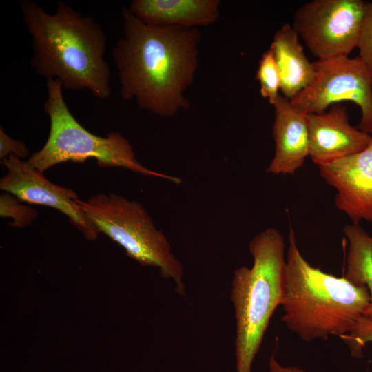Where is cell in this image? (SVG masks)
<instances>
[{
    "label": "cell",
    "mask_w": 372,
    "mask_h": 372,
    "mask_svg": "<svg viewBox=\"0 0 372 372\" xmlns=\"http://www.w3.org/2000/svg\"><path fill=\"white\" fill-rule=\"evenodd\" d=\"M342 337L349 347L351 356L361 358L364 346L372 342V318L362 316L354 329Z\"/></svg>",
    "instance_id": "ac0fdd59"
},
{
    "label": "cell",
    "mask_w": 372,
    "mask_h": 372,
    "mask_svg": "<svg viewBox=\"0 0 372 372\" xmlns=\"http://www.w3.org/2000/svg\"><path fill=\"white\" fill-rule=\"evenodd\" d=\"M29 151L25 143L21 141L15 140L10 137L0 128V159L6 158L10 155H14L21 159L28 157Z\"/></svg>",
    "instance_id": "ffe728a7"
},
{
    "label": "cell",
    "mask_w": 372,
    "mask_h": 372,
    "mask_svg": "<svg viewBox=\"0 0 372 372\" xmlns=\"http://www.w3.org/2000/svg\"><path fill=\"white\" fill-rule=\"evenodd\" d=\"M309 157L318 166L360 152L372 136L352 126L347 106L335 103L321 113L307 114Z\"/></svg>",
    "instance_id": "8fae6325"
},
{
    "label": "cell",
    "mask_w": 372,
    "mask_h": 372,
    "mask_svg": "<svg viewBox=\"0 0 372 372\" xmlns=\"http://www.w3.org/2000/svg\"><path fill=\"white\" fill-rule=\"evenodd\" d=\"M298 37L293 26L285 23L275 32L269 47L279 71L280 91L289 101L307 87L316 74Z\"/></svg>",
    "instance_id": "5bb4252c"
},
{
    "label": "cell",
    "mask_w": 372,
    "mask_h": 372,
    "mask_svg": "<svg viewBox=\"0 0 372 372\" xmlns=\"http://www.w3.org/2000/svg\"><path fill=\"white\" fill-rule=\"evenodd\" d=\"M256 79L260 84L261 96L273 105L280 96L278 92L280 90V77L270 48L263 53L259 61Z\"/></svg>",
    "instance_id": "2e32d148"
},
{
    "label": "cell",
    "mask_w": 372,
    "mask_h": 372,
    "mask_svg": "<svg viewBox=\"0 0 372 372\" xmlns=\"http://www.w3.org/2000/svg\"><path fill=\"white\" fill-rule=\"evenodd\" d=\"M288 240L282 322L305 342L349 333L370 302L367 287L312 266L301 254L291 229Z\"/></svg>",
    "instance_id": "3957f363"
},
{
    "label": "cell",
    "mask_w": 372,
    "mask_h": 372,
    "mask_svg": "<svg viewBox=\"0 0 372 372\" xmlns=\"http://www.w3.org/2000/svg\"><path fill=\"white\" fill-rule=\"evenodd\" d=\"M249 251L251 267L235 269L231 282L236 372H251L271 317L281 303L286 262L284 238L274 228L256 235Z\"/></svg>",
    "instance_id": "277c9868"
},
{
    "label": "cell",
    "mask_w": 372,
    "mask_h": 372,
    "mask_svg": "<svg viewBox=\"0 0 372 372\" xmlns=\"http://www.w3.org/2000/svg\"><path fill=\"white\" fill-rule=\"evenodd\" d=\"M274 155L267 172L275 175L293 174L309 156V141L307 114L294 108L280 95L273 105Z\"/></svg>",
    "instance_id": "7c38bea8"
},
{
    "label": "cell",
    "mask_w": 372,
    "mask_h": 372,
    "mask_svg": "<svg viewBox=\"0 0 372 372\" xmlns=\"http://www.w3.org/2000/svg\"><path fill=\"white\" fill-rule=\"evenodd\" d=\"M358 48L359 56L372 70V3H366Z\"/></svg>",
    "instance_id": "d6986e66"
},
{
    "label": "cell",
    "mask_w": 372,
    "mask_h": 372,
    "mask_svg": "<svg viewBox=\"0 0 372 372\" xmlns=\"http://www.w3.org/2000/svg\"><path fill=\"white\" fill-rule=\"evenodd\" d=\"M269 372H306L304 370L296 366H285L280 364L276 358L273 352L269 362Z\"/></svg>",
    "instance_id": "44dd1931"
},
{
    "label": "cell",
    "mask_w": 372,
    "mask_h": 372,
    "mask_svg": "<svg viewBox=\"0 0 372 372\" xmlns=\"http://www.w3.org/2000/svg\"><path fill=\"white\" fill-rule=\"evenodd\" d=\"M318 168L320 176L336 190V207L353 223H372V142L360 152Z\"/></svg>",
    "instance_id": "30bf717a"
},
{
    "label": "cell",
    "mask_w": 372,
    "mask_h": 372,
    "mask_svg": "<svg viewBox=\"0 0 372 372\" xmlns=\"http://www.w3.org/2000/svg\"><path fill=\"white\" fill-rule=\"evenodd\" d=\"M1 163L6 169L0 180L1 191L13 194L23 203L59 210L87 240L98 238L100 233L83 211L74 190L54 184L28 161L14 155L2 160Z\"/></svg>",
    "instance_id": "9c48e42d"
},
{
    "label": "cell",
    "mask_w": 372,
    "mask_h": 372,
    "mask_svg": "<svg viewBox=\"0 0 372 372\" xmlns=\"http://www.w3.org/2000/svg\"><path fill=\"white\" fill-rule=\"evenodd\" d=\"M371 251H372V238H371Z\"/></svg>",
    "instance_id": "7402d4cb"
},
{
    "label": "cell",
    "mask_w": 372,
    "mask_h": 372,
    "mask_svg": "<svg viewBox=\"0 0 372 372\" xmlns=\"http://www.w3.org/2000/svg\"><path fill=\"white\" fill-rule=\"evenodd\" d=\"M25 28L31 37L30 65L63 88L88 90L106 99L112 94L110 68L105 60L106 35L92 16L82 15L63 1L53 14L33 0L20 2Z\"/></svg>",
    "instance_id": "7a4b0ae2"
},
{
    "label": "cell",
    "mask_w": 372,
    "mask_h": 372,
    "mask_svg": "<svg viewBox=\"0 0 372 372\" xmlns=\"http://www.w3.org/2000/svg\"><path fill=\"white\" fill-rule=\"evenodd\" d=\"M0 216L12 220V227L22 228L31 225L37 217V211L25 205L13 194L3 192L0 195Z\"/></svg>",
    "instance_id": "e0dca14e"
},
{
    "label": "cell",
    "mask_w": 372,
    "mask_h": 372,
    "mask_svg": "<svg viewBox=\"0 0 372 372\" xmlns=\"http://www.w3.org/2000/svg\"><path fill=\"white\" fill-rule=\"evenodd\" d=\"M46 87L43 108L50 118V132L43 147L28 160L33 167L44 172L61 163H83L92 158L103 167H123L147 176L181 183L178 177L143 165L136 159L130 141L120 132H110L102 137L83 127L68 107L59 81L48 80Z\"/></svg>",
    "instance_id": "5b68a950"
},
{
    "label": "cell",
    "mask_w": 372,
    "mask_h": 372,
    "mask_svg": "<svg viewBox=\"0 0 372 372\" xmlns=\"http://www.w3.org/2000/svg\"><path fill=\"white\" fill-rule=\"evenodd\" d=\"M312 83L290 100L291 105L306 114L321 113L344 101L361 110L358 128L372 136V70L359 56L317 60Z\"/></svg>",
    "instance_id": "52a82bcc"
},
{
    "label": "cell",
    "mask_w": 372,
    "mask_h": 372,
    "mask_svg": "<svg viewBox=\"0 0 372 372\" xmlns=\"http://www.w3.org/2000/svg\"><path fill=\"white\" fill-rule=\"evenodd\" d=\"M218 0H134L128 10L147 24L197 28L215 23Z\"/></svg>",
    "instance_id": "4fadbf2b"
},
{
    "label": "cell",
    "mask_w": 372,
    "mask_h": 372,
    "mask_svg": "<svg viewBox=\"0 0 372 372\" xmlns=\"http://www.w3.org/2000/svg\"><path fill=\"white\" fill-rule=\"evenodd\" d=\"M366 3L313 0L297 9L292 26L318 60L349 56L358 48Z\"/></svg>",
    "instance_id": "ba28073f"
},
{
    "label": "cell",
    "mask_w": 372,
    "mask_h": 372,
    "mask_svg": "<svg viewBox=\"0 0 372 372\" xmlns=\"http://www.w3.org/2000/svg\"><path fill=\"white\" fill-rule=\"evenodd\" d=\"M79 204L99 233L118 244L139 264L157 267L163 278L175 282L178 294L185 295L183 265L142 204L112 192L79 200Z\"/></svg>",
    "instance_id": "8992f818"
},
{
    "label": "cell",
    "mask_w": 372,
    "mask_h": 372,
    "mask_svg": "<svg viewBox=\"0 0 372 372\" xmlns=\"http://www.w3.org/2000/svg\"><path fill=\"white\" fill-rule=\"evenodd\" d=\"M343 232L349 242L343 277L355 285L367 287L370 302L363 316L372 318V237L358 223L346 225Z\"/></svg>",
    "instance_id": "9a60e30c"
},
{
    "label": "cell",
    "mask_w": 372,
    "mask_h": 372,
    "mask_svg": "<svg viewBox=\"0 0 372 372\" xmlns=\"http://www.w3.org/2000/svg\"><path fill=\"white\" fill-rule=\"evenodd\" d=\"M122 19L123 35L112 52L122 99L164 117L185 110V92L199 65V29L147 24L127 8Z\"/></svg>",
    "instance_id": "6da1fadb"
}]
</instances>
